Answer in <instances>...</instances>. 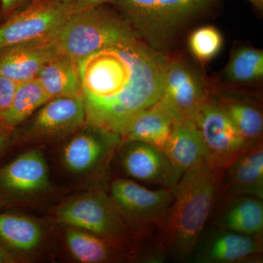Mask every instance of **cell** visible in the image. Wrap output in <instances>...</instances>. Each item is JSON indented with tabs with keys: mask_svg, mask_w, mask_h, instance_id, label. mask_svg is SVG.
<instances>
[{
	"mask_svg": "<svg viewBox=\"0 0 263 263\" xmlns=\"http://www.w3.org/2000/svg\"><path fill=\"white\" fill-rule=\"evenodd\" d=\"M262 239L207 224L189 260L195 263L259 262L262 260Z\"/></svg>",
	"mask_w": 263,
	"mask_h": 263,
	"instance_id": "ba28073f",
	"label": "cell"
},
{
	"mask_svg": "<svg viewBox=\"0 0 263 263\" xmlns=\"http://www.w3.org/2000/svg\"><path fill=\"white\" fill-rule=\"evenodd\" d=\"M163 152L181 177L208 162L205 146L196 124L182 115L175 122Z\"/></svg>",
	"mask_w": 263,
	"mask_h": 263,
	"instance_id": "ac0fdd59",
	"label": "cell"
},
{
	"mask_svg": "<svg viewBox=\"0 0 263 263\" xmlns=\"http://www.w3.org/2000/svg\"><path fill=\"white\" fill-rule=\"evenodd\" d=\"M50 100L36 78L20 83L10 108L0 119V127L4 129L16 127Z\"/></svg>",
	"mask_w": 263,
	"mask_h": 263,
	"instance_id": "603a6c76",
	"label": "cell"
},
{
	"mask_svg": "<svg viewBox=\"0 0 263 263\" xmlns=\"http://www.w3.org/2000/svg\"><path fill=\"white\" fill-rule=\"evenodd\" d=\"M189 49L197 61L202 63L212 60L223 46L221 32L213 26H204L194 30L188 40Z\"/></svg>",
	"mask_w": 263,
	"mask_h": 263,
	"instance_id": "484cf974",
	"label": "cell"
},
{
	"mask_svg": "<svg viewBox=\"0 0 263 263\" xmlns=\"http://www.w3.org/2000/svg\"><path fill=\"white\" fill-rule=\"evenodd\" d=\"M65 238L71 254L81 262H107L127 253L122 252V245L77 228L67 227Z\"/></svg>",
	"mask_w": 263,
	"mask_h": 263,
	"instance_id": "7402d4cb",
	"label": "cell"
},
{
	"mask_svg": "<svg viewBox=\"0 0 263 263\" xmlns=\"http://www.w3.org/2000/svg\"><path fill=\"white\" fill-rule=\"evenodd\" d=\"M57 37L62 54L79 63L99 50L140 36L122 15L104 4L71 15Z\"/></svg>",
	"mask_w": 263,
	"mask_h": 263,
	"instance_id": "3957f363",
	"label": "cell"
},
{
	"mask_svg": "<svg viewBox=\"0 0 263 263\" xmlns=\"http://www.w3.org/2000/svg\"><path fill=\"white\" fill-rule=\"evenodd\" d=\"M86 122L83 95L51 99L40 109L27 133L34 137H57L76 130Z\"/></svg>",
	"mask_w": 263,
	"mask_h": 263,
	"instance_id": "4fadbf2b",
	"label": "cell"
},
{
	"mask_svg": "<svg viewBox=\"0 0 263 263\" xmlns=\"http://www.w3.org/2000/svg\"><path fill=\"white\" fill-rule=\"evenodd\" d=\"M212 99L226 112L247 141L252 144L262 142L263 115L259 103L237 95H221Z\"/></svg>",
	"mask_w": 263,
	"mask_h": 263,
	"instance_id": "ffe728a7",
	"label": "cell"
},
{
	"mask_svg": "<svg viewBox=\"0 0 263 263\" xmlns=\"http://www.w3.org/2000/svg\"><path fill=\"white\" fill-rule=\"evenodd\" d=\"M193 121L203 141L207 162L215 167L226 168L243 151L254 145L245 139L212 99L200 108Z\"/></svg>",
	"mask_w": 263,
	"mask_h": 263,
	"instance_id": "8992f818",
	"label": "cell"
},
{
	"mask_svg": "<svg viewBox=\"0 0 263 263\" xmlns=\"http://www.w3.org/2000/svg\"><path fill=\"white\" fill-rule=\"evenodd\" d=\"M174 188L152 190L132 180L119 179L111 183L110 197L126 226L148 233L152 228L157 229L163 219L172 202Z\"/></svg>",
	"mask_w": 263,
	"mask_h": 263,
	"instance_id": "5b68a950",
	"label": "cell"
},
{
	"mask_svg": "<svg viewBox=\"0 0 263 263\" xmlns=\"http://www.w3.org/2000/svg\"><path fill=\"white\" fill-rule=\"evenodd\" d=\"M70 15L57 0H33L0 27V50L54 35Z\"/></svg>",
	"mask_w": 263,
	"mask_h": 263,
	"instance_id": "52a82bcc",
	"label": "cell"
},
{
	"mask_svg": "<svg viewBox=\"0 0 263 263\" xmlns=\"http://www.w3.org/2000/svg\"><path fill=\"white\" fill-rule=\"evenodd\" d=\"M123 144L122 164L128 176L162 188H174L179 182L181 176L163 151L141 141Z\"/></svg>",
	"mask_w": 263,
	"mask_h": 263,
	"instance_id": "30bf717a",
	"label": "cell"
},
{
	"mask_svg": "<svg viewBox=\"0 0 263 263\" xmlns=\"http://www.w3.org/2000/svg\"><path fill=\"white\" fill-rule=\"evenodd\" d=\"M33 0H0L2 13L5 15L14 14L32 3Z\"/></svg>",
	"mask_w": 263,
	"mask_h": 263,
	"instance_id": "f1b7e54d",
	"label": "cell"
},
{
	"mask_svg": "<svg viewBox=\"0 0 263 263\" xmlns=\"http://www.w3.org/2000/svg\"><path fill=\"white\" fill-rule=\"evenodd\" d=\"M42 239V230L26 216L0 214V241L20 252H30Z\"/></svg>",
	"mask_w": 263,
	"mask_h": 263,
	"instance_id": "cb8c5ba5",
	"label": "cell"
},
{
	"mask_svg": "<svg viewBox=\"0 0 263 263\" xmlns=\"http://www.w3.org/2000/svg\"><path fill=\"white\" fill-rule=\"evenodd\" d=\"M239 195L263 199L262 142L249 146L224 169L218 200Z\"/></svg>",
	"mask_w": 263,
	"mask_h": 263,
	"instance_id": "9a60e30c",
	"label": "cell"
},
{
	"mask_svg": "<svg viewBox=\"0 0 263 263\" xmlns=\"http://www.w3.org/2000/svg\"><path fill=\"white\" fill-rule=\"evenodd\" d=\"M36 79L51 99L82 95L79 65L65 55L47 62Z\"/></svg>",
	"mask_w": 263,
	"mask_h": 263,
	"instance_id": "44dd1931",
	"label": "cell"
},
{
	"mask_svg": "<svg viewBox=\"0 0 263 263\" xmlns=\"http://www.w3.org/2000/svg\"><path fill=\"white\" fill-rule=\"evenodd\" d=\"M15 260V257L9 251L0 245V263H12L14 262Z\"/></svg>",
	"mask_w": 263,
	"mask_h": 263,
	"instance_id": "f546056e",
	"label": "cell"
},
{
	"mask_svg": "<svg viewBox=\"0 0 263 263\" xmlns=\"http://www.w3.org/2000/svg\"><path fill=\"white\" fill-rule=\"evenodd\" d=\"M162 98L180 114L193 120L212 99L206 81L188 63L166 58Z\"/></svg>",
	"mask_w": 263,
	"mask_h": 263,
	"instance_id": "9c48e42d",
	"label": "cell"
},
{
	"mask_svg": "<svg viewBox=\"0 0 263 263\" xmlns=\"http://www.w3.org/2000/svg\"><path fill=\"white\" fill-rule=\"evenodd\" d=\"M224 79L230 84L243 85L260 81L263 77V51L241 46L235 48L224 71Z\"/></svg>",
	"mask_w": 263,
	"mask_h": 263,
	"instance_id": "d4e9b609",
	"label": "cell"
},
{
	"mask_svg": "<svg viewBox=\"0 0 263 263\" xmlns=\"http://www.w3.org/2000/svg\"><path fill=\"white\" fill-rule=\"evenodd\" d=\"M18 84L0 74V119L10 108Z\"/></svg>",
	"mask_w": 263,
	"mask_h": 263,
	"instance_id": "4316f807",
	"label": "cell"
},
{
	"mask_svg": "<svg viewBox=\"0 0 263 263\" xmlns=\"http://www.w3.org/2000/svg\"><path fill=\"white\" fill-rule=\"evenodd\" d=\"M166 58L133 37L79 62L86 124L121 138L138 114L162 98Z\"/></svg>",
	"mask_w": 263,
	"mask_h": 263,
	"instance_id": "6da1fadb",
	"label": "cell"
},
{
	"mask_svg": "<svg viewBox=\"0 0 263 263\" xmlns=\"http://www.w3.org/2000/svg\"><path fill=\"white\" fill-rule=\"evenodd\" d=\"M3 129L4 128L0 127V150L4 147L5 143H6V137L3 133Z\"/></svg>",
	"mask_w": 263,
	"mask_h": 263,
	"instance_id": "4dcf8cb0",
	"label": "cell"
},
{
	"mask_svg": "<svg viewBox=\"0 0 263 263\" xmlns=\"http://www.w3.org/2000/svg\"><path fill=\"white\" fill-rule=\"evenodd\" d=\"M71 15L105 4L108 0H57Z\"/></svg>",
	"mask_w": 263,
	"mask_h": 263,
	"instance_id": "83f0119b",
	"label": "cell"
},
{
	"mask_svg": "<svg viewBox=\"0 0 263 263\" xmlns=\"http://www.w3.org/2000/svg\"><path fill=\"white\" fill-rule=\"evenodd\" d=\"M180 116L181 114L161 98L132 120L121 137L122 143L141 141L163 151Z\"/></svg>",
	"mask_w": 263,
	"mask_h": 263,
	"instance_id": "2e32d148",
	"label": "cell"
},
{
	"mask_svg": "<svg viewBox=\"0 0 263 263\" xmlns=\"http://www.w3.org/2000/svg\"><path fill=\"white\" fill-rule=\"evenodd\" d=\"M48 185L47 164L40 151L26 152L0 170V188L11 193H37Z\"/></svg>",
	"mask_w": 263,
	"mask_h": 263,
	"instance_id": "d6986e66",
	"label": "cell"
},
{
	"mask_svg": "<svg viewBox=\"0 0 263 263\" xmlns=\"http://www.w3.org/2000/svg\"><path fill=\"white\" fill-rule=\"evenodd\" d=\"M247 1L250 2L254 6L258 8L259 9H262L263 7V0H247Z\"/></svg>",
	"mask_w": 263,
	"mask_h": 263,
	"instance_id": "1f68e13d",
	"label": "cell"
},
{
	"mask_svg": "<svg viewBox=\"0 0 263 263\" xmlns=\"http://www.w3.org/2000/svg\"><path fill=\"white\" fill-rule=\"evenodd\" d=\"M57 34L0 50V74L17 84L36 78L43 66L62 54Z\"/></svg>",
	"mask_w": 263,
	"mask_h": 263,
	"instance_id": "8fae6325",
	"label": "cell"
},
{
	"mask_svg": "<svg viewBox=\"0 0 263 263\" xmlns=\"http://www.w3.org/2000/svg\"><path fill=\"white\" fill-rule=\"evenodd\" d=\"M88 126L67 143L62 152L66 167L76 174H84L97 168L122 143L117 135Z\"/></svg>",
	"mask_w": 263,
	"mask_h": 263,
	"instance_id": "7c38bea8",
	"label": "cell"
},
{
	"mask_svg": "<svg viewBox=\"0 0 263 263\" xmlns=\"http://www.w3.org/2000/svg\"><path fill=\"white\" fill-rule=\"evenodd\" d=\"M224 169L206 162L182 175L157 228L155 260L190 258L219 198Z\"/></svg>",
	"mask_w": 263,
	"mask_h": 263,
	"instance_id": "7a4b0ae2",
	"label": "cell"
},
{
	"mask_svg": "<svg viewBox=\"0 0 263 263\" xmlns=\"http://www.w3.org/2000/svg\"><path fill=\"white\" fill-rule=\"evenodd\" d=\"M55 216L64 226L129 245L127 227L111 197L103 192L89 193L66 202L57 209Z\"/></svg>",
	"mask_w": 263,
	"mask_h": 263,
	"instance_id": "277c9868",
	"label": "cell"
},
{
	"mask_svg": "<svg viewBox=\"0 0 263 263\" xmlns=\"http://www.w3.org/2000/svg\"><path fill=\"white\" fill-rule=\"evenodd\" d=\"M210 2L211 0H155V14L145 43L161 52L180 27L203 10Z\"/></svg>",
	"mask_w": 263,
	"mask_h": 263,
	"instance_id": "e0dca14e",
	"label": "cell"
},
{
	"mask_svg": "<svg viewBox=\"0 0 263 263\" xmlns=\"http://www.w3.org/2000/svg\"><path fill=\"white\" fill-rule=\"evenodd\" d=\"M213 214L212 224L263 239L262 198L249 195L226 197L218 200Z\"/></svg>",
	"mask_w": 263,
	"mask_h": 263,
	"instance_id": "5bb4252c",
	"label": "cell"
}]
</instances>
